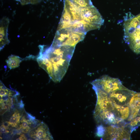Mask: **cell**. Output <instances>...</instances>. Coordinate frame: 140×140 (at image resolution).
Here are the masks:
<instances>
[{"label":"cell","instance_id":"obj_1","mask_svg":"<svg viewBox=\"0 0 140 140\" xmlns=\"http://www.w3.org/2000/svg\"><path fill=\"white\" fill-rule=\"evenodd\" d=\"M39 47L40 51L36 59L39 66L53 81L60 82L67 72L75 48L51 45L45 50L44 45Z\"/></svg>","mask_w":140,"mask_h":140},{"label":"cell","instance_id":"obj_2","mask_svg":"<svg viewBox=\"0 0 140 140\" xmlns=\"http://www.w3.org/2000/svg\"><path fill=\"white\" fill-rule=\"evenodd\" d=\"M123 27V39L125 43L134 53L140 54V13L135 16L126 17Z\"/></svg>","mask_w":140,"mask_h":140},{"label":"cell","instance_id":"obj_3","mask_svg":"<svg viewBox=\"0 0 140 140\" xmlns=\"http://www.w3.org/2000/svg\"><path fill=\"white\" fill-rule=\"evenodd\" d=\"M94 117L98 125L107 126L117 125L124 126L126 122L122 120L115 109L111 110L101 111L93 113Z\"/></svg>","mask_w":140,"mask_h":140},{"label":"cell","instance_id":"obj_4","mask_svg":"<svg viewBox=\"0 0 140 140\" xmlns=\"http://www.w3.org/2000/svg\"><path fill=\"white\" fill-rule=\"evenodd\" d=\"M92 86L100 89L108 95L124 86L117 78L104 75L91 82Z\"/></svg>","mask_w":140,"mask_h":140},{"label":"cell","instance_id":"obj_5","mask_svg":"<svg viewBox=\"0 0 140 140\" xmlns=\"http://www.w3.org/2000/svg\"><path fill=\"white\" fill-rule=\"evenodd\" d=\"M131 133L129 128L125 126L111 125L106 127L105 140H130Z\"/></svg>","mask_w":140,"mask_h":140},{"label":"cell","instance_id":"obj_6","mask_svg":"<svg viewBox=\"0 0 140 140\" xmlns=\"http://www.w3.org/2000/svg\"><path fill=\"white\" fill-rule=\"evenodd\" d=\"M82 20L100 28L104 22V20L97 10L93 5L81 9Z\"/></svg>","mask_w":140,"mask_h":140},{"label":"cell","instance_id":"obj_7","mask_svg":"<svg viewBox=\"0 0 140 140\" xmlns=\"http://www.w3.org/2000/svg\"><path fill=\"white\" fill-rule=\"evenodd\" d=\"M92 87L97 96L96 103L93 113L111 110L115 109L114 104L109 95L99 89L93 86Z\"/></svg>","mask_w":140,"mask_h":140},{"label":"cell","instance_id":"obj_8","mask_svg":"<svg viewBox=\"0 0 140 140\" xmlns=\"http://www.w3.org/2000/svg\"><path fill=\"white\" fill-rule=\"evenodd\" d=\"M135 92L124 86L112 92L109 96L114 104L121 106L128 105Z\"/></svg>","mask_w":140,"mask_h":140},{"label":"cell","instance_id":"obj_9","mask_svg":"<svg viewBox=\"0 0 140 140\" xmlns=\"http://www.w3.org/2000/svg\"><path fill=\"white\" fill-rule=\"evenodd\" d=\"M29 135L35 140L53 139L48 126L43 122L30 131Z\"/></svg>","mask_w":140,"mask_h":140},{"label":"cell","instance_id":"obj_10","mask_svg":"<svg viewBox=\"0 0 140 140\" xmlns=\"http://www.w3.org/2000/svg\"><path fill=\"white\" fill-rule=\"evenodd\" d=\"M9 23V18L6 17L3 18L0 23V51L5 46L10 43L8 38V28Z\"/></svg>","mask_w":140,"mask_h":140},{"label":"cell","instance_id":"obj_11","mask_svg":"<svg viewBox=\"0 0 140 140\" xmlns=\"http://www.w3.org/2000/svg\"><path fill=\"white\" fill-rule=\"evenodd\" d=\"M128 106L130 110V117L127 121L128 123L137 115L140 110V93L135 92L129 102Z\"/></svg>","mask_w":140,"mask_h":140},{"label":"cell","instance_id":"obj_12","mask_svg":"<svg viewBox=\"0 0 140 140\" xmlns=\"http://www.w3.org/2000/svg\"><path fill=\"white\" fill-rule=\"evenodd\" d=\"M73 31L70 27L57 30L52 44L53 45H62Z\"/></svg>","mask_w":140,"mask_h":140},{"label":"cell","instance_id":"obj_13","mask_svg":"<svg viewBox=\"0 0 140 140\" xmlns=\"http://www.w3.org/2000/svg\"><path fill=\"white\" fill-rule=\"evenodd\" d=\"M63 0L64 8L71 13L74 22L82 20L80 12L81 8L78 7L71 0Z\"/></svg>","mask_w":140,"mask_h":140},{"label":"cell","instance_id":"obj_14","mask_svg":"<svg viewBox=\"0 0 140 140\" xmlns=\"http://www.w3.org/2000/svg\"><path fill=\"white\" fill-rule=\"evenodd\" d=\"M86 33L73 31L69 37L62 45L75 48L76 44L84 39Z\"/></svg>","mask_w":140,"mask_h":140},{"label":"cell","instance_id":"obj_15","mask_svg":"<svg viewBox=\"0 0 140 140\" xmlns=\"http://www.w3.org/2000/svg\"><path fill=\"white\" fill-rule=\"evenodd\" d=\"M74 22L70 12L64 8L57 30L70 27Z\"/></svg>","mask_w":140,"mask_h":140},{"label":"cell","instance_id":"obj_16","mask_svg":"<svg viewBox=\"0 0 140 140\" xmlns=\"http://www.w3.org/2000/svg\"><path fill=\"white\" fill-rule=\"evenodd\" d=\"M114 105L121 119L127 123V121L130 113V109L129 106H121L116 104H114Z\"/></svg>","mask_w":140,"mask_h":140},{"label":"cell","instance_id":"obj_17","mask_svg":"<svg viewBox=\"0 0 140 140\" xmlns=\"http://www.w3.org/2000/svg\"><path fill=\"white\" fill-rule=\"evenodd\" d=\"M23 60L18 56L12 54L8 57L6 62L8 67L11 69L18 67Z\"/></svg>","mask_w":140,"mask_h":140},{"label":"cell","instance_id":"obj_18","mask_svg":"<svg viewBox=\"0 0 140 140\" xmlns=\"http://www.w3.org/2000/svg\"><path fill=\"white\" fill-rule=\"evenodd\" d=\"M140 125V111L136 116L125 126L129 128L131 132L136 128L137 127Z\"/></svg>","mask_w":140,"mask_h":140},{"label":"cell","instance_id":"obj_19","mask_svg":"<svg viewBox=\"0 0 140 140\" xmlns=\"http://www.w3.org/2000/svg\"><path fill=\"white\" fill-rule=\"evenodd\" d=\"M21 122L19 128L22 132L24 133L27 132L30 130L29 125L31 124V122L29 120L25 118L24 116L22 117Z\"/></svg>","mask_w":140,"mask_h":140},{"label":"cell","instance_id":"obj_20","mask_svg":"<svg viewBox=\"0 0 140 140\" xmlns=\"http://www.w3.org/2000/svg\"><path fill=\"white\" fill-rule=\"evenodd\" d=\"M76 6L80 8L87 7L93 5L91 0H71Z\"/></svg>","mask_w":140,"mask_h":140},{"label":"cell","instance_id":"obj_21","mask_svg":"<svg viewBox=\"0 0 140 140\" xmlns=\"http://www.w3.org/2000/svg\"><path fill=\"white\" fill-rule=\"evenodd\" d=\"M106 131V127L102 124L98 125L97 127L96 134L99 137H103Z\"/></svg>","mask_w":140,"mask_h":140},{"label":"cell","instance_id":"obj_22","mask_svg":"<svg viewBox=\"0 0 140 140\" xmlns=\"http://www.w3.org/2000/svg\"><path fill=\"white\" fill-rule=\"evenodd\" d=\"M20 119L12 115L9 121L10 125L12 127H17L20 122Z\"/></svg>","mask_w":140,"mask_h":140},{"label":"cell","instance_id":"obj_23","mask_svg":"<svg viewBox=\"0 0 140 140\" xmlns=\"http://www.w3.org/2000/svg\"><path fill=\"white\" fill-rule=\"evenodd\" d=\"M11 103L6 104H0V108L1 109H5L9 110L11 106Z\"/></svg>","mask_w":140,"mask_h":140},{"label":"cell","instance_id":"obj_24","mask_svg":"<svg viewBox=\"0 0 140 140\" xmlns=\"http://www.w3.org/2000/svg\"><path fill=\"white\" fill-rule=\"evenodd\" d=\"M5 128L1 126L0 127V133L3 134L5 133H9V131Z\"/></svg>","mask_w":140,"mask_h":140},{"label":"cell","instance_id":"obj_25","mask_svg":"<svg viewBox=\"0 0 140 140\" xmlns=\"http://www.w3.org/2000/svg\"><path fill=\"white\" fill-rule=\"evenodd\" d=\"M10 125L9 121H5L3 122L1 126L7 129H8Z\"/></svg>","mask_w":140,"mask_h":140},{"label":"cell","instance_id":"obj_26","mask_svg":"<svg viewBox=\"0 0 140 140\" xmlns=\"http://www.w3.org/2000/svg\"><path fill=\"white\" fill-rule=\"evenodd\" d=\"M27 138L23 134H21L20 135V137L18 138H17L16 140H27Z\"/></svg>","mask_w":140,"mask_h":140},{"label":"cell","instance_id":"obj_27","mask_svg":"<svg viewBox=\"0 0 140 140\" xmlns=\"http://www.w3.org/2000/svg\"><path fill=\"white\" fill-rule=\"evenodd\" d=\"M24 104L23 103L22 100H21L20 102L19 103V107H20V108L22 109L24 108Z\"/></svg>","mask_w":140,"mask_h":140},{"label":"cell","instance_id":"obj_28","mask_svg":"<svg viewBox=\"0 0 140 140\" xmlns=\"http://www.w3.org/2000/svg\"><path fill=\"white\" fill-rule=\"evenodd\" d=\"M8 110L5 109H1L0 111V114L1 115H3L5 112L7 111Z\"/></svg>","mask_w":140,"mask_h":140},{"label":"cell","instance_id":"obj_29","mask_svg":"<svg viewBox=\"0 0 140 140\" xmlns=\"http://www.w3.org/2000/svg\"></svg>","mask_w":140,"mask_h":140}]
</instances>
